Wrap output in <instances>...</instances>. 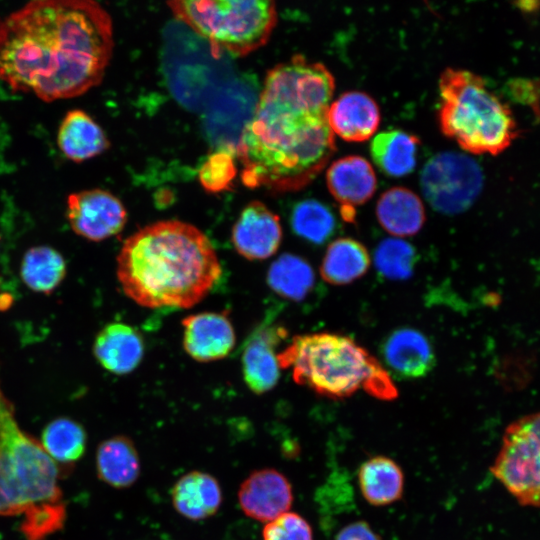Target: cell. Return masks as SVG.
I'll return each instance as SVG.
<instances>
[{
    "mask_svg": "<svg viewBox=\"0 0 540 540\" xmlns=\"http://www.w3.org/2000/svg\"><path fill=\"white\" fill-rule=\"evenodd\" d=\"M334 89L328 68L302 55L267 73L237 147L247 187L293 192L317 177L336 151L327 118Z\"/></svg>",
    "mask_w": 540,
    "mask_h": 540,
    "instance_id": "cell-1",
    "label": "cell"
},
{
    "mask_svg": "<svg viewBox=\"0 0 540 540\" xmlns=\"http://www.w3.org/2000/svg\"><path fill=\"white\" fill-rule=\"evenodd\" d=\"M112 52L111 16L94 1H32L0 21V79L46 102L97 86Z\"/></svg>",
    "mask_w": 540,
    "mask_h": 540,
    "instance_id": "cell-2",
    "label": "cell"
},
{
    "mask_svg": "<svg viewBox=\"0 0 540 540\" xmlns=\"http://www.w3.org/2000/svg\"><path fill=\"white\" fill-rule=\"evenodd\" d=\"M222 273L209 238L195 226L159 221L128 237L117 257L124 293L147 308H189L201 301Z\"/></svg>",
    "mask_w": 540,
    "mask_h": 540,
    "instance_id": "cell-3",
    "label": "cell"
},
{
    "mask_svg": "<svg viewBox=\"0 0 540 540\" xmlns=\"http://www.w3.org/2000/svg\"><path fill=\"white\" fill-rule=\"evenodd\" d=\"M291 368L297 384L330 397L345 398L358 390L381 400L397 396L390 374L353 339L329 332L296 336L277 355Z\"/></svg>",
    "mask_w": 540,
    "mask_h": 540,
    "instance_id": "cell-4",
    "label": "cell"
},
{
    "mask_svg": "<svg viewBox=\"0 0 540 540\" xmlns=\"http://www.w3.org/2000/svg\"><path fill=\"white\" fill-rule=\"evenodd\" d=\"M439 96L440 129L463 150L496 155L515 137L510 110L478 75L446 68L440 74Z\"/></svg>",
    "mask_w": 540,
    "mask_h": 540,
    "instance_id": "cell-5",
    "label": "cell"
},
{
    "mask_svg": "<svg viewBox=\"0 0 540 540\" xmlns=\"http://www.w3.org/2000/svg\"><path fill=\"white\" fill-rule=\"evenodd\" d=\"M60 467L39 441L19 426L0 385V516L23 514L42 502H59Z\"/></svg>",
    "mask_w": 540,
    "mask_h": 540,
    "instance_id": "cell-6",
    "label": "cell"
},
{
    "mask_svg": "<svg viewBox=\"0 0 540 540\" xmlns=\"http://www.w3.org/2000/svg\"><path fill=\"white\" fill-rule=\"evenodd\" d=\"M173 15L205 38L216 52L245 56L269 40L277 23L269 0L168 2Z\"/></svg>",
    "mask_w": 540,
    "mask_h": 540,
    "instance_id": "cell-7",
    "label": "cell"
},
{
    "mask_svg": "<svg viewBox=\"0 0 540 540\" xmlns=\"http://www.w3.org/2000/svg\"><path fill=\"white\" fill-rule=\"evenodd\" d=\"M490 469L521 505L540 508V411L506 427Z\"/></svg>",
    "mask_w": 540,
    "mask_h": 540,
    "instance_id": "cell-8",
    "label": "cell"
},
{
    "mask_svg": "<svg viewBox=\"0 0 540 540\" xmlns=\"http://www.w3.org/2000/svg\"><path fill=\"white\" fill-rule=\"evenodd\" d=\"M483 175L469 156L442 152L423 167L420 185L427 202L443 214H458L468 209L481 191Z\"/></svg>",
    "mask_w": 540,
    "mask_h": 540,
    "instance_id": "cell-9",
    "label": "cell"
},
{
    "mask_svg": "<svg viewBox=\"0 0 540 540\" xmlns=\"http://www.w3.org/2000/svg\"><path fill=\"white\" fill-rule=\"evenodd\" d=\"M67 218L76 234L88 240L101 241L123 229L127 213L116 196L95 188L68 196Z\"/></svg>",
    "mask_w": 540,
    "mask_h": 540,
    "instance_id": "cell-10",
    "label": "cell"
},
{
    "mask_svg": "<svg viewBox=\"0 0 540 540\" xmlns=\"http://www.w3.org/2000/svg\"><path fill=\"white\" fill-rule=\"evenodd\" d=\"M327 187L340 206L342 218L353 223L356 207L375 193L377 178L370 162L362 156L349 155L334 161L326 171Z\"/></svg>",
    "mask_w": 540,
    "mask_h": 540,
    "instance_id": "cell-11",
    "label": "cell"
},
{
    "mask_svg": "<svg viewBox=\"0 0 540 540\" xmlns=\"http://www.w3.org/2000/svg\"><path fill=\"white\" fill-rule=\"evenodd\" d=\"M239 505L250 518L269 522L288 512L293 502L288 479L273 468L252 472L240 485Z\"/></svg>",
    "mask_w": 540,
    "mask_h": 540,
    "instance_id": "cell-12",
    "label": "cell"
},
{
    "mask_svg": "<svg viewBox=\"0 0 540 540\" xmlns=\"http://www.w3.org/2000/svg\"><path fill=\"white\" fill-rule=\"evenodd\" d=\"M281 240L282 227L278 215L259 201L245 206L232 228L235 249L249 260L272 256Z\"/></svg>",
    "mask_w": 540,
    "mask_h": 540,
    "instance_id": "cell-13",
    "label": "cell"
},
{
    "mask_svg": "<svg viewBox=\"0 0 540 540\" xmlns=\"http://www.w3.org/2000/svg\"><path fill=\"white\" fill-rule=\"evenodd\" d=\"M287 331L278 325H261L245 343L242 371L249 389L256 394L270 391L278 383L280 365L277 346L286 338Z\"/></svg>",
    "mask_w": 540,
    "mask_h": 540,
    "instance_id": "cell-14",
    "label": "cell"
},
{
    "mask_svg": "<svg viewBox=\"0 0 540 540\" xmlns=\"http://www.w3.org/2000/svg\"><path fill=\"white\" fill-rule=\"evenodd\" d=\"M183 346L196 361L226 357L234 348L235 332L226 313L204 312L183 319Z\"/></svg>",
    "mask_w": 540,
    "mask_h": 540,
    "instance_id": "cell-15",
    "label": "cell"
},
{
    "mask_svg": "<svg viewBox=\"0 0 540 540\" xmlns=\"http://www.w3.org/2000/svg\"><path fill=\"white\" fill-rule=\"evenodd\" d=\"M327 118L333 134L348 142H362L374 135L381 115L370 95L353 90L330 103Z\"/></svg>",
    "mask_w": 540,
    "mask_h": 540,
    "instance_id": "cell-16",
    "label": "cell"
},
{
    "mask_svg": "<svg viewBox=\"0 0 540 540\" xmlns=\"http://www.w3.org/2000/svg\"><path fill=\"white\" fill-rule=\"evenodd\" d=\"M382 355L391 373L400 379L426 376L436 362L429 339L419 330L408 327L393 331L384 340Z\"/></svg>",
    "mask_w": 540,
    "mask_h": 540,
    "instance_id": "cell-17",
    "label": "cell"
},
{
    "mask_svg": "<svg viewBox=\"0 0 540 540\" xmlns=\"http://www.w3.org/2000/svg\"><path fill=\"white\" fill-rule=\"evenodd\" d=\"M93 352L106 370L124 375L141 362L144 342L140 333L130 325L110 323L97 334Z\"/></svg>",
    "mask_w": 540,
    "mask_h": 540,
    "instance_id": "cell-18",
    "label": "cell"
},
{
    "mask_svg": "<svg viewBox=\"0 0 540 540\" xmlns=\"http://www.w3.org/2000/svg\"><path fill=\"white\" fill-rule=\"evenodd\" d=\"M171 496L175 510L190 520H203L214 515L222 503L218 481L202 471H191L180 477Z\"/></svg>",
    "mask_w": 540,
    "mask_h": 540,
    "instance_id": "cell-19",
    "label": "cell"
},
{
    "mask_svg": "<svg viewBox=\"0 0 540 540\" xmlns=\"http://www.w3.org/2000/svg\"><path fill=\"white\" fill-rule=\"evenodd\" d=\"M57 144L64 156L83 162L108 149L110 143L102 128L80 109L64 116L57 133Z\"/></svg>",
    "mask_w": 540,
    "mask_h": 540,
    "instance_id": "cell-20",
    "label": "cell"
},
{
    "mask_svg": "<svg viewBox=\"0 0 540 540\" xmlns=\"http://www.w3.org/2000/svg\"><path fill=\"white\" fill-rule=\"evenodd\" d=\"M376 216L384 230L397 237L418 233L425 222V208L420 197L405 187H393L381 194Z\"/></svg>",
    "mask_w": 540,
    "mask_h": 540,
    "instance_id": "cell-21",
    "label": "cell"
},
{
    "mask_svg": "<svg viewBox=\"0 0 540 540\" xmlns=\"http://www.w3.org/2000/svg\"><path fill=\"white\" fill-rule=\"evenodd\" d=\"M98 477L111 487L131 486L140 475V458L133 441L123 435L102 441L96 452Z\"/></svg>",
    "mask_w": 540,
    "mask_h": 540,
    "instance_id": "cell-22",
    "label": "cell"
},
{
    "mask_svg": "<svg viewBox=\"0 0 540 540\" xmlns=\"http://www.w3.org/2000/svg\"><path fill=\"white\" fill-rule=\"evenodd\" d=\"M420 140L399 129L378 133L371 141L370 154L377 167L391 177L410 174L417 163Z\"/></svg>",
    "mask_w": 540,
    "mask_h": 540,
    "instance_id": "cell-23",
    "label": "cell"
},
{
    "mask_svg": "<svg viewBox=\"0 0 540 540\" xmlns=\"http://www.w3.org/2000/svg\"><path fill=\"white\" fill-rule=\"evenodd\" d=\"M358 483L362 496L369 504L383 506L401 498L404 476L394 460L375 456L361 465Z\"/></svg>",
    "mask_w": 540,
    "mask_h": 540,
    "instance_id": "cell-24",
    "label": "cell"
},
{
    "mask_svg": "<svg viewBox=\"0 0 540 540\" xmlns=\"http://www.w3.org/2000/svg\"><path fill=\"white\" fill-rule=\"evenodd\" d=\"M370 266L366 247L359 241L343 237L327 248L320 267L323 280L332 285H346L362 277Z\"/></svg>",
    "mask_w": 540,
    "mask_h": 540,
    "instance_id": "cell-25",
    "label": "cell"
},
{
    "mask_svg": "<svg viewBox=\"0 0 540 540\" xmlns=\"http://www.w3.org/2000/svg\"><path fill=\"white\" fill-rule=\"evenodd\" d=\"M39 442L63 472L64 467L71 468L84 455L87 434L80 423L59 417L44 427Z\"/></svg>",
    "mask_w": 540,
    "mask_h": 540,
    "instance_id": "cell-26",
    "label": "cell"
},
{
    "mask_svg": "<svg viewBox=\"0 0 540 540\" xmlns=\"http://www.w3.org/2000/svg\"><path fill=\"white\" fill-rule=\"evenodd\" d=\"M267 283L278 295L293 301H301L312 291L315 274L305 259L285 253L270 266Z\"/></svg>",
    "mask_w": 540,
    "mask_h": 540,
    "instance_id": "cell-27",
    "label": "cell"
},
{
    "mask_svg": "<svg viewBox=\"0 0 540 540\" xmlns=\"http://www.w3.org/2000/svg\"><path fill=\"white\" fill-rule=\"evenodd\" d=\"M65 274V260L57 250L49 246L29 249L21 263L24 283L36 292H52L62 282Z\"/></svg>",
    "mask_w": 540,
    "mask_h": 540,
    "instance_id": "cell-28",
    "label": "cell"
},
{
    "mask_svg": "<svg viewBox=\"0 0 540 540\" xmlns=\"http://www.w3.org/2000/svg\"><path fill=\"white\" fill-rule=\"evenodd\" d=\"M291 226L301 238L322 244L333 234L336 222L327 206L317 200L307 199L293 208Z\"/></svg>",
    "mask_w": 540,
    "mask_h": 540,
    "instance_id": "cell-29",
    "label": "cell"
},
{
    "mask_svg": "<svg viewBox=\"0 0 540 540\" xmlns=\"http://www.w3.org/2000/svg\"><path fill=\"white\" fill-rule=\"evenodd\" d=\"M374 261L378 272L390 280L408 279L417 261L415 248L408 242L389 238L379 243Z\"/></svg>",
    "mask_w": 540,
    "mask_h": 540,
    "instance_id": "cell-30",
    "label": "cell"
},
{
    "mask_svg": "<svg viewBox=\"0 0 540 540\" xmlns=\"http://www.w3.org/2000/svg\"><path fill=\"white\" fill-rule=\"evenodd\" d=\"M66 514L63 501L35 504L22 514L19 530L26 540H45L47 536L63 528Z\"/></svg>",
    "mask_w": 540,
    "mask_h": 540,
    "instance_id": "cell-31",
    "label": "cell"
},
{
    "mask_svg": "<svg viewBox=\"0 0 540 540\" xmlns=\"http://www.w3.org/2000/svg\"><path fill=\"white\" fill-rule=\"evenodd\" d=\"M235 176L236 167L232 153L226 150L212 153L199 171L202 186L214 193L227 190Z\"/></svg>",
    "mask_w": 540,
    "mask_h": 540,
    "instance_id": "cell-32",
    "label": "cell"
},
{
    "mask_svg": "<svg viewBox=\"0 0 540 540\" xmlns=\"http://www.w3.org/2000/svg\"><path fill=\"white\" fill-rule=\"evenodd\" d=\"M263 540H313L309 523L299 514L286 512L266 523Z\"/></svg>",
    "mask_w": 540,
    "mask_h": 540,
    "instance_id": "cell-33",
    "label": "cell"
},
{
    "mask_svg": "<svg viewBox=\"0 0 540 540\" xmlns=\"http://www.w3.org/2000/svg\"><path fill=\"white\" fill-rule=\"evenodd\" d=\"M334 540H381L365 521H355L344 526Z\"/></svg>",
    "mask_w": 540,
    "mask_h": 540,
    "instance_id": "cell-34",
    "label": "cell"
},
{
    "mask_svg": "<svg viewBox=\"0 0 540 540\" xmlns=\"http://www.w3.org/2000/svg\"><path fill=\"white\" fill-rule=\"evenodd\" d=\"M8 304V296H4L1 292H0V308L3 306V305H7Z\"/></svg>",
    "mask_w": 540,
    "mask_h": 540,
    "instance_id": "cell-35",
    "label": "cell"
}]
</instances>
